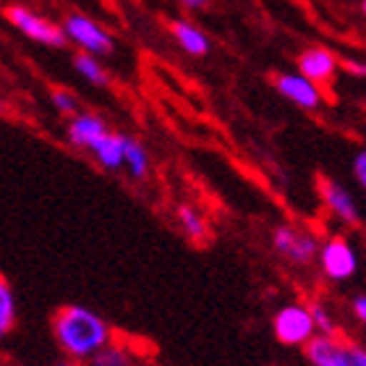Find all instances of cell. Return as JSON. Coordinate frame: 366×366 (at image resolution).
Listing matches in <instances>:
<instances>
[{
    "instance_id": "obj_12",
    "label": "cell",
    "mask_w": 366,
    "mask_h": 366,
    "mask_svg": "<svg viewBox=\"0 0 366 366\" xmlns=\"http://www.w3.org/2000/svg\"><path fill=\"white\" fill-rule=\"evenodd\" d=\"M126 142H129L126 134L107 131L105 137L99 139L89 152L94 154V160H97L105 170H121L123 165H126Z\"/></svg>"
},
{
    "instance_id": "obj_11",
    "label": "cell",
    "mask_w": 366,
    "mask_h": 366,
    "mask_svg": "<svg viewBox=\"0 0 366 366\" xmlns=\"http://www.w3.org/2000/svg\"><path fill=\"white\" fill-rule=\"evenodd\" d=\"M298 71L306 79L317 81V84H327L335 76L337 58L330 50H325V47H309V50L298 55Z\"/></svg>"
},
{
    "instance_id": "obj_17",
    "label": "cell",
    "mask_w": 366,
    "mask_h": 366,
    "mask_svg": "<svg viewBox=\"0 0 366 366\" xmlns=\"http://www.w3.org/2000/svg\"><path fill=\"white\" fill-rule=\"evenodd\" d=\"M89 366H137V356L129 345L110 343L89 361Z\"/></svg>"
},
{
    "instance_id": "obj_19",
    "label": "cell",
    "mask_w": 366,
    "mask_h": 366,
    "mask_svg": "<svg viewBox=\"0 0 366 366\" xmlns=\"http://www.w3.org/2000/svg\"><path fill=\"white\" fill-rule=\"evenodd\" d=\"M312 317H314V325H317V335H330V337H337V325L332 320V314L325 304L320 301H312Z\"/></svg>"
},
{
    "instance_id": "obj_5",
    "label": "cell",
    "mask_w": 366,
    "mask_h": 366,
    "mask_svg": "<svg viewBox=\"0 0 366 366\" xmlns=\"http://www.w3.org/2000/svg\"><path fill=\"white\" fill-rule=\"evenodd\" d=\"M317 262H320L322 274L332 282L351 280L356 269H359V254L351 246V241L343 236H332L327 241H322L320 259Z\"/></svg>"
},
{
    "instance_id": "obj_13",
    "label": "cell",
    "mask_w": 366,
    "mask_h": 366,
    "mask_svg": "<svg viewBox=\"0 0 366 366\" xmlns=\"http://www.w3.org/2000/svg\"><path fill=\"white\" fill-rule=\"evenodd\" d=\"M170 34L173 39L178 42L183 53L194 55V58H202V55L209 53V37H207L204 31L194 26L191 21H183V19H176V21H170Z\"/></svg>"
},
{
    "instance_id": "obj_26",
    "label": "cell",
    "mask_w": 366,
    "mask_h": 366,
    "mask_svg": "<svg viewBox=\"0 0 366 366\" xmlns=\"http://www.w3.org/2000/svg\"><path fill=\"white\" fill-rule=\"evenodd\" d=\"M348 69H351L353 74H359V76H364V74H366V63H348Z\"/></svg>"
},
{
    "instance_id": "obj_2",
    "label": "cell",
    "mask_w": 366,
    "mask_h": 366,
    "mask_svg": "<svg viewBox=\"0 0 366 366\" xmlns=\"http://www.w3.org/2000/svg\"><path fill=\"white\" fill-rule=\"evenodd\" d=\"M272 332L277 343L288 348H306L317 337V325L309 304H285L272 317Z\"/></svg>"
},
{
    "instance_id": "obj_7",
    "label": "cell",
    "mask_w": 366,
    "mask_h": 366,
    "mask_svg": "<svg viewBox=\"0 0 366 366\" xmlns=\"http://www.w3.org/2000/svg\"><path fill=\"white\" fill-rule=\"evenodd\" d=\"M274 89L280 92L288 102L301 107V110H317L322 105L320 84L312 81V79H306L301 71L298 74H280V76H274Z\"/></svg>"
},
{
    "instance_id": "obj_10",
    "label": "cell",
    "mask_w": 366,
    "mask_h": 366,
    "mask_svg": "<svg viewBox=\"0 0 366 366\" xmlns=\"http://www.w3.org/2000/svg\"><path fill=\"white\" fill-rule=\"evenodd\" d=\"M107 131H110V129H107V123H105V118H102V115H97V113H76L74 118H71L66 137H69L71 147H79V149H86V152H89L92 147L97 144Z\"/></svg>"
},
{
    "instance_id": "obj_8",
    "label": "cell",
    "mask_w": 366,
    "mask_h": 366,
    "mask_svg": "<svg viewBox=\"0 0 366 366\" xmlns=\"http://www.w3.org/2000/svg\"><path fill=\"white\" fill-rule=\"evenodd\" d=\"M320 197L322 204L335 220H340L343 225H359V204L348 189H343L340 183H335L332 178H322L320 181Z\"/></svg>"
},
{
    "instance_id": "obj_14",
    "label": "cell",
    "mask_w": 366,
    "mask_h": 366,
    "mask_svg": "<svg viewBox=\"0 0 366 366\" xmlns=\"http://www.w3.org/2000/svg\"><path fill=\"white\" fill-rule=\"evenodd\" d=\"M176 217H178V225H181V230H183V236L191 238L194 244H202V241H207V236H209V228H207L204 214L199 212L197 207L181 204L176 209Z\"/></svg>"
},
{
    "instance_id": "obj_15",
    "label": "cell",
    "mask_w": 366,
    "mask_h": 366,
    "mask_svg": "<svg viewBox=\"0 0 366 366\" xmlns=\"http://www.w3.org/2000/svg\"><path fill=\"white\" fill-rule=\"evenodd\" d=\"M74 69H76V74L81 79H86L89 84L94 86H107L110 84V76H107V71L105 66L99 63L97 55H92V53H76L74 55Z\"/></svg>"
},
{
    "instance_id": "obj_21",
    "label": "cell",
    "mask_w": 366,
    "mask_h": 366,
    "mask_svg": "<svg viewBox=\"0 0 366 366\" xmlns=\"http://www.w3.org/2000/svg\"><path fill=\"white\" fill-rule=\"evenodd\" d=\"M353 176H356V181H359L366 191V149L353 157Z\"/></svg>"
},
{
    "instance_id": "obj_16",
    "label": "cell",
    "mask_w": 366,
    "mask_h": 366,
    "mask_svg": "<svg viewBox=\"0 0 366 366\" xmlns=\"http://www.w3.org/2000/svg\"><path fill=\"white\" fill-rule=\"evenodd\" d=\"M123 168L134 181H144L149 176V154L139 139L129 137V142H126V165Z\"/></svg>"
},
{
    "instance_id": "obj_18",
    "label": "cell",
    "mask_w": 366,
    "mask_h": 366,
    "mask_svg": "<svg viewBox=\"0 0 366 366\" xmlns=\"http://www.w3.org/2000/svg\"><path fill=\"white\" fill-rule=\"evenodd\" d=\"M16 325V296L6 280H0V335H8Z\"/></svg>"
},
{
    "instance_id": "obj_22",
    "label": "cell",
    "mask_w": 366,
    "mask_h": 366,
    "mask_svg": "<svg viewBox=\"0 0 366 366\" xmlns=\"http://www.w3.org/2000/svg\"><path fill=\"white\" fill-rule=\"evenodd\" d=\"M351 312H353V317H356V322L366 325V293H359V296H353Z\"/></svg>"
},
{
    "instance_id": "obj_28",
    "label": "cell",
    "mask_w": 366,
    "mask_h": 366,
    "mask_svg": "<svg viewBox=\"0 0 366 366\" xmlns=\"http://www.w3.org/2000/svg\"><path fill=\"white\" fill-rule=\"evenodd\" d=\"M11 366H21V364H11Z\"/></svg>"
},
{
    "instance_id": "obj_25",
    "label": "cell",
    "mask_w": 366,
    "mask_h": 366,
    "mask_svg": "<svg viewBox=\"0 0 366 366\" xmlns=\"http://www.w3.org/2000/svg\"><path fill=\"white\" fill-rule=\"evenodd\" d=\"M53 366H89V361H79V359H61V361H55Z\"/></svg>"
},
{
    "instance_id": "obj_1",
    "label": "cell",
    "mask_w": 366,
    "mask_h": 366,
    "mask_svg": "<svg viewBox=\"0 0 366 366\" xmlns=\"http://www.w3.org/2000/svg\"><path fill=\"white\" fill-rule=\"evenodd\" d=\"M53 337L63 356L79 361H92L105 345L113 343V330L97 312L86 306L69 304L53 314Z\"/></svg>"
},
{
    "instance_id": "obj_9",
    "label": "cell",
    "mask_w": 366,
    "mask_h": 366,
    "mask_svg": "<svg viewBox=\"0 0 366 366\" xmlns=\"http://www.w3.org/2000/svg\"><path fill=\"white\" fill-rule=\"evenodd\" d=\"M304 351L312 366H356L351 343H345L340 337L317 335Z\"/></svg>"
},
{
    "instance_id": "obj_23",
    "label": "cell",
    "mask_w": 366,
    "mask_h": 366,
    "mask_svg": "<svg viewBox=\"0 0 366 366\" xmlns=\"http://www.w3.org/2000/svg\"><path fill=\"white\" fill-rule=\"evenodd\" d=\"M183 8H189V11H204L209 6V0H178Z\"/></svg>"
},
{
    "instance_id": "obj_24",
    "label": "cell",
    "mask_w": 366,
    "mask_h": 366,
    "mask_svg": "<svg viewBox=\"0 0 366 366\" xmlns=\"http://www.w3.org/2000/svg\"><path fill=\"white\" fill-rule=\"evenodd\" d=\"M351 351H353V364L366 366V348H361V345H351Z\"/></svg>"
},
{
    "instance_id": "obj_4",
    "label": "cell",
    "mask_w": 366,
    "mask_h": 366,
    "mask_svg": "<svg viewBox=\"0 0 366 366\" xmlns=\"http://www.w3.org/2000/svg\"><path fill=\"white\" fill-rule=\"evenodd\" d=\"M272 246L282 259H288L290 264H298V267H306V264H312V262L320 259L322 241L314 236L312 230L293 228V225H280V228H274V233H272Z\"/></svg>"
},
{
    "instance_id": "obj_20",
    "label": "cell",
    "mask_w": 366,
    "mask_h": 366,
    "mask_svg": "<svg viewBox=\"0 0 366 366\" xmlns=\"http://www.w3.org/2000/svg\"><path fill=\"white\" fill-rule=\"evenodd\" d=\"M50 99H53V105L58 113L69 115V118H74V115L79 113V99H76V94H71L69 89H53Z\"/></svg>"
},
{
    "instance_id": "obj_3",
    "label": "cell",
    "mask_w": 366,
    "mask_h": 366,
    "mask_svg": "<svg viewBox=\"0 0 366 366\" xmlns=\"http://www.w3.org/2000/svg\"><path fill=\"white\" fill-rule=\"evenodd\" d=\"M3 16H6L8 24H11L14 29H19L24 37H29L31 42H39V45H45V47H55V50H61V47H66L71 42L66 29H63V24L50 21L45 16L29 11L26 6L14 3V6H8L6 11H3Z\"/></svg>"
},
{
    "instance_id": "obj_6",
    "label": "cell",
    "mask_w": 366,
    "mask_h": 366,
    "mask_svg": "<svg viewBox=\"0 0 366 366\" xmlns=\"http://www.w3.org/2000/svg\"><path fill=\"white\" fill-rule=\"evenodd\" d=\"M63 29H66L71 42L81 47L84 53L102 58V55H110L115 50L113 37H110L94 19H89V16H84V14H69L63 19Z\"/></svg>"
},
{
    "instance_id": "obj_27",
    "label": "cell",
    "mask_w": 366,
    "mask_h": 366,
    "mask_svg": "<svg viewBox=\"0 0 366 366\" xmlns=\"http://www.w3.org/2000/svg\"><path fill=\"white\" fill-rule=\"evenodd\" d=\"M361 11H364V14H366V0H364V3H361Z\"/></svg>"
}]
</instances>
